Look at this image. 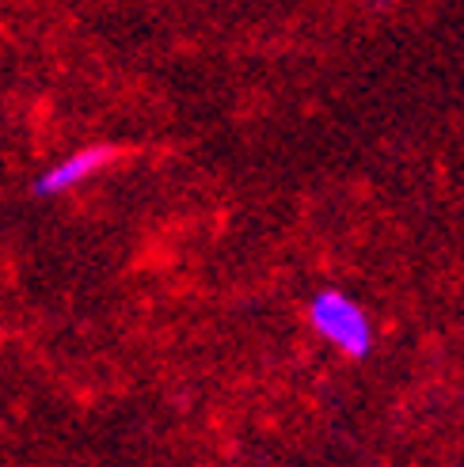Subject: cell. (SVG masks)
I'll return each mask as SVG.
<instances>
[{"mask_svg": "<svg viewBox=\"0 0 464 467\" xmlns=\"http://www.w3.org/2000/svg\"><path fill=\"white\" fill-rule=\"evenodd\" d=\"M114 156H119L114 145H88V149H80L73 156H65V160H58L54 168H46L35 179V194L38 198H58L65 191H73V186L88 182L96 171H103L107 163H114Z\"/></svg>", "mask_w": 464, "mask_h": 467, "instance_id": "cell-2", "label": "cell"}, {"mask_svg": "<svg viewBox=\"0 0 464 467\" xmlns=\"http://www.w3.org/2000/svg\"><path fill=\"white\" fill-rule=\"evenodd\" d=\"M309 323L323 342L346 358L362 361L374 354V323H369L358 300L346 296L343 289H316L309 300Z\"/></svg>", "mask_w": 464, "mask_h": 467, "instance_id": "cell-1", "label": "cell"}]
</instances>
